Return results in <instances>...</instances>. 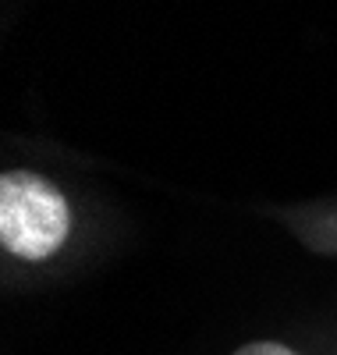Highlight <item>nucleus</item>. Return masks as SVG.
<instances>
[{
	"instance_id": "f257e3e1",
	"label": "nucleus",
	"mask_w": 337,
	"mask_h": 355,
	"mask_svg": "<svg viewBox=\"0 0 337 355\" xmlns=\"http://www.w3.org/2000/svg\"><path fill=\"white\" fill-rule=\"evenodd\" d=\"M71 234V210L53 182L33 171L0 178V245L18 259H50Z\"/></svg>"
},
{
	"instance_id": "f03ea898",
	"label": "nucleus",
	"mask_w": 337,
	"mask_h": 355,
	"mask_svg": "<svg viewBox=\"0 0 337 355\" xmlns=\"http://www.w3.org/2000/svg\"><path fill=\"white\" fill-rule=\"evenodd\" d=\"M234 355H298V352H291L281 341H249V345H241Z\"/></svg>"
}]
</instances>
